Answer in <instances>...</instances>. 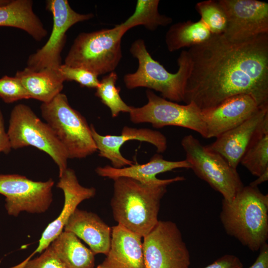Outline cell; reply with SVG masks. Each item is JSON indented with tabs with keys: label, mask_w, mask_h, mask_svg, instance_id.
Returning <instances> with one entry per match:
<instances>
[{
	"label": "cell",
	"mask_w": 268,
	"mask_h": 268,
	"mask_svg": "<svg viewBox=\"0 0 268 268\" xmlns=\"http://www.w3.org/2000/svg\"><path fill=\"white\" fill-rule=\"evenodd\" d=\"M186 54V104L193 103L202 111L246 94L259 107L268 105V34L241 42L230 41L222 34H212Z\"/></svg>",
	"instance_id": "1"
},
{
	"label": "cell",
	"mask_w": 268,
	"mask_h": 268,
	"mask_svg": "<svg viewBox=\"0 0 268 268\" xmlns=\"http://www.w3.org/2000/svg\"><path fill=\"white\" fill-rule=\"evenodd\" d=\"M185 180L183 176H177L148 184L128 177L113 179L110 205L114 219L118 224L143 238L159 221L161 201L168 186Z\"/></svg>",
	"instance_id": "2"
},
{
	"label": "cell",
	"mask_w": 268,
	"mask_h": 268,
	"mask_svg": "<svg viewBox=\"0 0 268 268\" xmlns=\"http://www.w3.org/2000/svg\"><path fill=\"white\" fill-rule=\"evenodd\" d=\"M220 219L228 235L256 252L268 239V195L248 185L230 201L222 200Z\"/></svg>",
	"instance_id": "3"
},
{
	"label": "cell",
	"mask_w": 268,
	"mask_h": 268,
	"mask_svg": "<svg viewBox=\"0 0 268 268\" xmlns=\"http://www.w3.org/2000/svg\"><path fill=\"white\" fill-rule=\"evenodd\" d=\"M131 55L138 62L136 70L124 76L125 86L129 89L145 87L159 92L168 100L183 101L184 89L188 72V62L186 51H182L177 59L179 66L176 73H171L148 52L145 42L138 39L130 48Z\"/></svg>",
	"instance_id": "4"
},
{
	"label": "cell",
	"mask_w": 268,
	"mask_h": 268,
	"mask_svg": "<svg viewBox=\"0 0 268 268\" xmlns=\"http://www.w3.org/2000/svg\"><path fill=\"white\" fill-rule=\"evenodd\" d=\"M125 34L119 24L81 33L74 39L64 64L86 69L97 76L114 71L123 57L121 41Z\"/></svg>",
	"instance_id": "5"
},
{
	"label": "cell",
	"mask_w": 268,
	"mask_h": 268,
	"mask_svg": "<svg viewBox=\"0 0 268 268\" xmlns=\"http://www.w3.org/2000/svg\"><path fill=\"white\" fill-rule=\"evenodd\" d=\"M41 116L66 148L69 159H82L97 149L90 126L85 118L69 104L67 96L61 93L51 101L42 103Z\"/></svg>",
	"instance_id": "6"
},
{
	"label": "cell",
	"mask_w": 268,
	"mask_h": 268,
	"mask_svg": "<svg viewBox=\"0 0 268 268\" xmlns=\"http://www.w3.org/2000/svg\"><path fill=\"white\" fill-rule=\"evenodd\" d=\"M7 133L12 149L31 146L48 154L58 167L59 177L67 168L69 158L66 148L48 124L28 105L19 104L13 107Z\"/></svg>",
	"instance_id": "7"
},
{
	"label": "cell",
	"mask_w": 268,
	"mask_h": 268,
	"mask_svg": "<svg viewBox=\"0 0 268 268\" xmlns=\"http://www.w3.org/2000/svg\"><path fill=\"white\" fill-rule=\"evenodd\" d=\"M182 146L186 159L195 174L215 191L223 199L231 201L244 185L236 169L219 153L208 148L192 134L183 137Z\"/></svg>",
	"instance_id": "8"
},
{
	"label": "cell",
	"mask_w": 268,
	"mask_h": 268,
	"mask_svg": "<svg viewBox=\"0 0 268 268\" xmlns=\"http://www.w3.org/2000/svg\"><path fill=\"white\" fill-rule=\"evenodd\" d=\"M147 103L140 107L131 106L129 113L134 124L148 123L156 128L177 126L195 131L206 138L201 111L193 103L181 105L146 91Z\"/></svg>",
	"instance_id": "9"
},
{
	"label": "cell",
	"mask_w": 268,
	"mask_h": 268,
	"mask_svg": "<svg viewBox=\"0 0 268 268\" xmlns=\"http://www.w3.org/2000/svg\"><path fill=\"white\" fill-rule=\"evenodd\" d=\"M142 238L145 268H189L190 253L175 222L159 220Z\"/></svg>",
	"instance_id": "10"
},
{
	"label": "cell",
	"mask_w": 268,
	"mask_h": 268,
	"mask_svg": "<svg viewBox=\"0 0 268 268\" xmlns=\"http://www.w3.org/2000/svg\"><path fill=\"white\" fill-rule=\"evenodd\" d=\"M46 8L52 14L53 28L46 44L27 60L26 67L33 71L45 68L58 70L62 65L61 53L66 43L67 30L76 23L94 17L91 13L76 12L67 0H47Z\"/></svg>",
	"instance_id": "11"
},
{
	"label": "cell",
	"mask_w": 268,
	"mask_h": 268,
	"mask_svg": "<svg viewBox=\"0 0 268 268\" xmlns=\"http://www.w3.org/2000/svg\"><path fill=\"white\" fill-rule=\"evenodd\" d=\"M54 181H35L26 176L0 174V194L5 199L7 213L17 216L21 212L42 213L47 211L53 201Z\"/></svg>",
	"instance_id": "12"
},
{
	"label": "cell",
	"mask_w": 268,
	"mask_h": 268,
	"mask_svg": "<svg viewBox=\"0 0 268 268\" xmlns=\"http://www.w3.org/2000/svg\"><path fill=\"white\" fill-rule=\"evenodd\" d=\"M227 17L223 35L233 42L268 34V3L256 0H218Z\"/></svg>",
	"instance_id": "13"
},
{
	"label": "cell",
	"mask_w": 268,
	"mask_h": 268,
	"mask_svg": "<svg viewBox=\"0 0 268 268\" xmlns=\"http://www.w3.org/2000/svg\"><path fill=\"white\" fill-rule=\"evenodd\" d=\"M90 129L99 155L109 160L112 166L121 168L131 166L134 162L125 158L120 152L121 146L127 141L137 140L153 145L158 153H163L167 148L166 136L161 132L149 129H137L124 126L120 135L100 134L94 126Z\"/></svg>",
	"instance_id": "14"
},
{
	"label": "cell",
	"mask_w": 268,
	"mask_h": 268,
	"mask_svg": "<svg viewBox=\"0 0 268 268\" xmlns=\"http://www.w3.org/2000/svg\"><path fill=\"white\" fill-rule=\"evenodd\" d=\"M57 187L64 192V204L58 216L50 223L43 231L37 248L26 259H30L36 253H41L63 232L69 218L82 201L94 197L96 189L86 188L80 184L74 171L67 168L59 177Z\"/></svg>",
	"instance_id": "15"
},
{
	"label": "cell",
	"mask_w": 268,
	"mask_h": 268,
	"mask_svg": "<svg viewBox=\"0 0 268 268\" xmlns=\"http://www.w3.org/2000/svg\"><path fill=\"white\" fill-rule=\"evenodd\" d=\"M259 108L251 95L241 94L225 99L214 107L201 111L206 128V138H217L238 126L253 116Z\"/></svg>",
	"instance_id": "16"
},
{
	"label": "cell",
	"mask_w": 268,
	"mask_h": 268,
	"mask_svg": "<svg viewBox=\"0 0 268 268\" xmlns=\"http://www.w3.org/2000/svg\"><path fill=\"white\" fill-rule=\"evenodd\" d=\"M267 116L268 105L260 107L248 120L222 134L213 142L206 146L220 154L236 169L255 132Z\"/></svg>",
	"instance_id": "17"
},
{
	"label": "cell",
	"mask_w": 268,
	"mask_h": 268,
	"mask_svg": "<svg viewBox=\"0 0 268 268\" xmlns=\"http://www.w3.org/2000/svg\"><path fill=\"white\" fill-rule=\"evenodd\" d=\"M142 238L120 225L112 227L109 251L96 268H145Z\"/></svg>",
	"instance_id": "18"
},
{
	"label": "cell",
	"mask_w": 268,
	"mask_h": 268,
	"mask_svg": "<svg viewBox=\"0 0 268 268\" xmlns=\"http://www.w3.org/2000/svg\"><path fill=\"white\" fill-rule=\"evenodd\" d=\"M64 230L73 233L83 240L95 255H106L109 251L112 227L96 213L77 208Z\"/></svg>",
	"instance_id": "19"
},
{
	"label": "cell",
	"mask_w": 268,
	"mask_h": 268,
	"mask_svg": "<svg viewBox=\"0 0 268 268\" xmlns=\"http://www.w3.org/2000/svg\"><path fill=\"white\" fill-rule=\"evenodd\" d=\"M177 168L190 169L191 166L185 159L169 161L157 153L145 164H134L121 168H116L109 165L99 166L96 168L95 172L101 177L112 180L124 177L135 179L143 183L152 184L160 183L163 180L156 178V175Z\"/></svg>",
	"instance_id": "20"
},
{
	"label": "cell",
	"mask_w": 268,
	"mask_h": 268,
	"mask_svg": "<svg viewBox=\"0 0 268 268\" xmlns=\"http://www.w3.org/2000/svg\"><path fill=\"white\" fill-rule=\"evenodd\" d=\"M0 26L24 30L37 41L47 35V31L33 10L31 0H12L0 6Z\"/></svg>",
	"instance_id": "21"
},
{
	"label": "cell",
	"mask_w": 268,
	"mask_h": 268,
	"mask_svg": "<svg viewBox=\"0 0 268 268\" xmlns=\"http://www.w3.org/2000/svg\"><path fill=\"white\" fill-rule=\"evenodd\" d=\"M15 76L20 79L30 98L42 103L50 102L62 93L65 81L58 70L51 68L33 71L25 67Z\"/></svg>",
	"instance_id": "22"
},
{
	"label": "cell",
	"mask_w": 268,
	"mask_h": 268,
	"mask_svg": "<svg viewBox=\"0 0 268 268\" xmlns=\"http://www.w3.org/2000/svg\"><path fill=\"white\" fill-rule=\"evenodd\" d=\"M50 246L66 268L95 267V254L72 232L63 231Z\"/></svg>",
	"instance_id": "23"
},
{
	"label": "cell",
	"mask_w": 268,
	"mask_h": 268,
	"mask_svg": "<svg viewBox=\"0 0 268 268\" xmlns=\"http://www.w3.org/2000/svg\"><path fill=\"white\" fill-rule=\"evenodd\" d=\"M211 35L201 19L197 21L187 20L174 23L170 27L166 33L165 43L168 50L173 52L202 43Z\"/></svg>",
	"instance_id": "24"
},
{
	"label": "cell",
	"mask_w": 268,
	"mask_h": 268,
	"mask_svg": "<svg viewBox=\"0 0 268 268\" xmlns=\"http://www.w3.org/2000/svg\"><path fill=\"white\" fill-rule=\"evenodd\" d=\"M240 163L257 177L268 170V116L255 132Z\"/></svg>",
	"instance_id": "25"
},
{
	"label": "cell",
	"mask_w": 268,
	"mask_h": 268,
	"mask_svg": "<svg viewBox=\"0 0 268 268\" xmlns=\"http://www.w3.org/2000/svg\"><path fill=\"white\" fill-rule=\"evenodd\" d=\"M159 0H138L134 13L125 21L119 24L126 33L129 29L139 25L150 31L159 26H166L172 22L169 16L161 14L158 10Z\"/></svg>",
	"instance_id": "26"
},
{
	"label": "cell",
	"mask_w": 268,
	"mask_h": 268,
	"mask_svg": "<svg viewBox=\"0 0 268 268\" xmlns=\"http://www.w3.org/2000/svg\"><path fill=\"white\" fill-rule=\"evenodd\" d=\"M118 75L115 71L108 73L100 81L96 88L95 96L110 109L113 118L120 113H129L131 106L127 105L120 95V88L116 87Z\"/></svg>",
	"instance_id": "27"
},
{
	"label": "cell",
	"mask_w": 268,
	"mask_h": 268,
	"mask_svg": "<svg viewBox=\"0 0 268 268\" xmlns=\"http://www.w3.org/2000/svg\"><path fill=\"white\" fill-rule=\"evenodd\" d=\"M195 8L201 20L206 25L212 34H223L227 25L225 11L218 0H207L198 2Z\"/></svg>",
	"instance_id": "28"
},
{
	"label": "cell",
	"mask_w": 268,
	"mask_h": 268,
	"mask_svg": "<svg viewBox=\"0 0 268 268\" xmlns=\"http://www.w3.org/2000/svg\"><path fill=\"white\" fill-rule=\"evenodd\" d=\"M0 98L6 103L30 99L20 79L15 76L7 75L0 78Z\"/></svg>",
	"instance_id": "29"
},
{
	"label": "cell",
	"mask_w": 268,
	"mask_h": 268,
	"mask_svg": "<svg viewBox=\"0 0 268 268\" xmlns=\"http://www.w3.org/2000/svg\"><path fill=\"white\" fill-rule=\"evenodd\" d=\"M58 70L64 81H73L89 88L96 89L99 85L98 76L86 69L62 64Z\"/></svg>",
	"instance_id": "30"
},
{
	"label": "cell",
	"mask_w": 268,
	"mask_h": 268,
	"mask_svg": "<svg viewBox=\"0 0 268 268\" xmlns=\"http://www.w3.org/2000/svg\"><path fill=\"white\" fill-rule=\"evenodd\" d=\"M10 268H66L50 245L40 255Z\"/></svg>",
	"instance_id": "31"
},
{
	"label": "cell",
	"mask_w": 268,
	"mask_h": 268,
	"mask_svg": "<svg viewBox=\"0 0 268 268\" xmlns=\"http://www.w3.org/2000/svg\"><path fill=\"white\" fill-rule=\"evenodd\" d=\"M201 268H243V265L237 256L225 254L211 264Z\"/></svg>",
	"instance_id": "32"
},
{
	"label": "cell",
	"mask_w": 268,
	"mask_h": 268,
	"mask_svg": "<svg viewBox=\"0 0 268 268\" xmlns=\"http://www.w3.org/2000/svg\"><path fill=\"white\" fill-rule=\"evenodd\" d=\"M11 149L9 137L4 128L3 114L0 108V153L8 154Z\"/></svg>",
	"instance_id": "33"
},
{
	"label": "cell",
	"mask_w": 268,
	"mask_h": 268,
	"mask_svg": "<svg viewBox=\"0 0 268 268\" xmlns=\"http://www.w3.org/2000/svg\"><path fill=\"white\" fill-rule=\"evenodd\" d=\"M248 268H268V244H264L255 262Z\"/></svg>",
	"instance_id": "34"
},
{
	"label": "cell",
	"mask_w": 268,
	"mask_h": 268,
	"mask_svg": "<svg viewBox=\"0 0 268 268\" xmlns=\"http://www.w3.org/2000/svg\"><path fill=\"white\" fill-rule=\"evenodd\" d=\"M268 180V170L264 172L262 175L258 177V178L254 181L251 182L250 185L258 187V185L263 182L267 181Z\"/></svg>",
	"instance_id": "35"
},
{
	"label": "cell",
	"mask_w": 268,
	"mask_h": 268,
	"mask_svg": "<svg viewBox=\"0 0 268 268\" xmlns=\"http://www.w3.org/2000/svg\"><path fill=\"white\" fill-rule=\"evenodd\" d=\"M10 0H0V6H3L7 4L10 1Z\"/></svg>",
	"instance_id": "36"
}]
</instances>
